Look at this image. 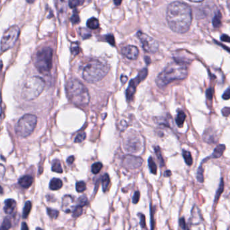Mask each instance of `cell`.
Instances as JSON below:
<instances>
[{
    "label": "cell",
    "mask_w": 230,
    "mask_h": 230,
    "mask_svg": "<svg viewBox=\"0 0 230 230\" xmlns=\"http://www.w3.org/2000/svg\"><path fill=\"white\" fill-rule=\"evenodd\" d=\"M32 208V204L30 201H27L25 204V206L23 209V213H22V217L24 219H26L28 217Z\"/></svg>",
    "instance_id": "cb8c5ba5"
},
{
    "label": "cell",
    "mask_w": 230,
    "mask_h": 230,
    "mask_svg": "<svg viewBox=\"0 0 230 230\" xmlns=\"http://www.w3.org/2000/svg\"><path fill=\"white\" fill-rule=\"evenodd\" d=\"M71 21L72 22V23H74V24H76V23H79V21H80V18H79V15L76 14H73L72 16L71 17Z\"/></svg>",
    "instance_id": "60d3db41"
},
{
    "label": "cell",
    "mask_w": 230,
    "mask_h": 230,
    "mask_svg": "<svg viewBox=\"0 0 230 230\" xmlns=\"http://www.w3.org/2000/svg\"><path fill=\"white\" fill-rule=\"evenodd\" d=\"M20 35V29L18 26H12L3 34L1 41V49L5 52L15 45Z\"/></svg>",
    "instance_id": "ba28073f"
},
{
    "label": "cell",
    "mask_w": 230,
    "mask_h": 230,
    "mask_svg": "<svg viewBox=\"0 0 230 230\" xmlns=\"http://www.w3.org/2000/svg\"><path fill=\"white\" fill-rule=\"evenodd\" d=\"M85 0H68V5L71 8H75L82 5Z\"/></svg>",
    "instance_id": "f1b7e54d"
},
{
    "label": "cell",
    "mask_w": 230,
    "mask_h": 230,
    "mask_svg": "<svg viewBox=\"0 0 230 230\" xmlns=\"http://www.w3.org/2000/svg\"><path fill=\"white\" fill-rule=\"evenodd\" d=\"M35 1V0H26V2H28L29 3H33Z\"/></svg>",
    "instance_id": "6f0895ef"
},
{
    "label": "cell",
    "mask_w": 230,
    "mask_h": 230,
    "mask_svg": "<svg viewBox=\"0 0 230 230\" xmlns=\"http://www.w3.org/2000/svg\"><path fill=\"white\" fill-rule=\"evenodd\" d=\"M86 137V133L85 132H82V133H79V134L76 136V137L75 138L74 142H76V143H80V142H83Z\"/></svg>",
    "instance_id": "d590c367"
},
{
    "label": "cell",
    "mask_w": 230,
    "mask_h": 230,
    "mask_svg": "<svg viewBox=\"0 0 230 230\" xmlns=\"http://www.w3.org/2000/svg\"><path fill=\"white\" fill-rule=\"evenodd\" d=\"M76 189L78 192H79V193L83 192L86 189V183L83 181L78 182L76 184Z\"/></svg>",
    "instance_id": "d6a6232c"
},
{
    "label": "cell",
    "mask_w": 230,
    "mask_h": 230,
    "mask_svg": "<svg viewBox=\"0 0 230 230\" xmlns=\"http://www.w3.org/2000/svg\"><path fill=\"white\" fill-rule=\"evenodd\" d=\"M87 204H88V199H87V198L85 196H80L79 199L78 200V205H79L80 206H82V207Z\"/></svg>",
    "instance_id": "74e56055"
},
{
    "label": "cell",
    "mask_w": 230,
    "mask_h": 230,
    "mask_svg": "<svg viewBox=\"0 0 230 230\" xmlns=\"http://www.w3.org/2000/svg\"><path fill=\"white\" fill-rule=\"evenodd\" d=\"M203 139L208 143H214V142L217 141V136H216L215 133L213 130L208 129L204 133Z\"/></svg>",
    "instance_id": "2e32d148"
},
{
    "label": "cell",
    "mask_w": 230,
    "mask_h": 230,
    "mask_svg": "<svg viewBox=\"0 0 230 230\" xmlns=\"http://www.w3.org/2000/svg\"><path fill=\"white\" fill-rule=\"evenodd\" d=\"M142 163H143V161L140 157L132 155H125L122 159L123 167L130 169H134L140 167Z\"/></svg>",
    "instance_id": "7c38bea8"
},
{
    "label": "cell",
    "mask_w": 230,
    "mask_h": 230,
    "mask_svg": "<svg viewBox=\"0 0 230 230\" xmlns=\"http://www.w3.org/2000/svg\"><path fill=\"white\" fill-rule=\"evenodd\" d=\"M33 182V178L30 176H22L19 179V181L18 183L21 186V187L24 188H29L32 183Z\"/></svg>",
    "instance_id": "ac0fdd59"
},
{
    "label": "cell",
    "mask_w": 230,
    "mask_h": 230,
    "mask_svg": "<svg viewBox=\"0 0 230 230\" xmlns=\"http://www.w3.org/2000/svg\"><path fill=\"white\" fill-rule=\"evenodd\" d=\"M109 183H110V178L109 175L107 173L104 174L102 178V186L103 192L107 191Z\"/></svg>",
    "instance_id": "484cf974"
},
{
    "label": "cell",
    "mask_w": 230,
    "mask_h": 230,
    "mask_svg": "<svg viewBox=\"0 0 230 230\" xmlns=\"http://www.w3.org/2000/svg\"><path fill=\"white\" fill-rule=\"evenodd\" d=\"M45 86L42 78L33 76L26 80L22 91V96L24 99L31 101L36 99L41 94Z\"/></svg>",
    "instance_id": "5b68a950"
},
{
    "label": "cell",
    "mask_w": 230,
    "mask_h": 230,
    "mask_svg": "<svg viewBox=\"0 0 230 230\" xmlns=\"http://www.w3.org/2000/svg\"><path fill=\"white\" fill-rule=\"evenodd\" d=\"M188 1L191 2H194V3H200L203 2L204 0H188Z\"/></svg>",
    "instance_id": "11a10c76"
},
{
    "label": "cell",
    "mask_w": 230,
    "mask_h": 230,
    "mask_svg": "<svg viewBox=\"0 0 230 230\" xmlns=\"http://www.w3.org/2000/svg\"><path fill=\"white\" fill-rule=\"evenodd\" d=\"M16 207V202L14 199H7L5 201L4 211L7 214H12Z\"/></svg>",
    "instance_id": "9a60e30c"
},
{
    "label": "cell",
    "mask_w": 230,
    "mask_h": 230,
    "mask_svg": "<svg viewBox=\"0 0 230 230\" xmlns=\"http://www.w3.org/2000/svg\"><path fill=\"white\" fill-rule=\"evenodd\" d=\"M86 25L88 26V28L90 29H96L97 28H99V22L96 18H91L87 21Z\"/></svg>",
    "instance_id": "7402d4cb"
},
{
    "label": "cell",
    "mask_w": 230,
    "mask_h": 230,
    "mask_svg": "<svg viewBox=\"0 0 230 230\" xmlns=\"http://www.w3.org/2000/svg\"><path fill=\"white\" fill-rule=\"evenodd\" d=\"M55 2H56V6L59 14L63 15L64 13L66 12L68 0H55Z\"/></svg>",
    "instance_id": "e0dca14e"
},
{
    "label": "cell",
    "mask_w": 230,
    "mask_h": 230,
    "mask_svg": "<svg viewBox=\"0 0 230 230\" xmlns=\"http://www.w3.org/2000/svg\"><path fill=\"white\" fill-rule=\"evenodd\" d=\"M169 28L177 33H185L189 30L192 21L191 8L181 2L170 3L166 13Z\"/></svg>",
    "instance_id": "6da1fadb"
},
{
    "label": "cell",
    "mask_w": 230,
    "mask_h": 230,
    "mask_svg": "<svg viewBox=\"0 0 230 230\" xmlns=\"http://www.w3.org/2000/svg\"><path fill=\"white\" fill-rule=\"evenodd\" d=\"M229 113H230L229 107H227L222 109V114L224 117H228L229 116Z\"/></svg>",
    "instance_id": "ee69618b"
},
{
    "label": "cell",
    "mask_w": 230,
    "mask_h": 230,
    "mask_svg": "<svg viewBox=\"0 0 230 230\" xmlns=\"http://www.w3.org/2000/svg\"><path fill=\"white\" fill-rule=\"evenodd\" d=\"M137 36H139L140 41L142 48L146 52L154 53L157 52L159 49V44L154 39L145 33H142L140 31L138 32Z\"/></svg>",
    "instance_id": "9c48e42d"
},
{
    "label": "cell",
    "mask_w": 230,
    "mask_h": 230,
    "mask_svg": "<svg viewBox=\"0 0 230 230\" xmlns=\"http://www.w3.org/2000/svg\"><path fill=\"white\" fill-rule=\"evenodd\" d=\"M139 199H140V192L139 191H136L134 193V196H133L132 202L134 204H137L138 202L139 201Z\"/></svg>",
    "instance_id": "f35d334b"
},
{
    "label": "cell",
    "mask_w": 230,
    "mask_h": 230,
    "mask_svg": "<svg viewBox=\"0 0 230 230\" xmlns=\"http://www.w3.org/2000/svg\"><path fill=\"white\" fill-rule=\"evenodd\" d=\"M5 167H4L2 165L0 164V180H2V178L4 176V174H5Z\"/></svg>",
    "instance_id": "bcb514c9"
},
{
    "label": "cell",
    "mask_w": 230,
    "mask_h": 230,
    "mask_svg": "<svg viewBox=\"0 0 230 230\" xmlns=\"http://www.w3.org/2000/svg\"><path fill=\"white\" fill-rule=\"evenodd\" d=\"M103 167V164L101 162H96L93 164L91 167V171L94 174H97L100 172Z\"/></svg>",
    "instance_id": "4dcf8cb0"
},
{
    "label": "cell",
    "mask_w": 230,
    "mask_h": 230,
    "mask_svg": "<svg viewBox=\"0 0 230 230\" xmlns=\"http://www.w3.org/2000/svg\"><path fill=\"white\" fill-rule=\"evenodd\" d=\"M37 117L33 114H26L17 122L15 131L18 136L22 138L29 136L35 129Z\"/></svg>",
    "instance_id": "52a82bcc"
},
{
    "label": "cell",
    "mask_w": 230,
    "mask_h": 230,
    "mask_svg": "<svg viewBox=\"0 0 230 230\" xmlns=\"http://www.w3.org/2000/svg\"><path fill=\"white\" fill-rule=\"evenodd\" d=\"M203 169H202V165L197 170V180L200 183H202L204 182V176H203Z\"/></svg>",
    "instance_id": "e575fe53"
},
{
    "label": "cell",
    "mask_w": 230,
    "mask_h": 230,
    "mask_svg": "<svg viewBox=\"0 0 230 230\" xmlns=\"http://www.w3.org/2000/svg\"><path fill=\"white\" fill-rule=\"evenodd\" d=\"M74 202V199L71 196L66 195L63 198L62 202V210L66 213L72 212V211L74 208V205H72Z\"/></svg>",
    "instance_id": "5bb4252c"
},
{
    "label": "cell",
    "mask_w": 230,
    "mask_h": 230,
    "mask_svg": "<svg viewBox=\"0 0 230 230\" xmlns=\"http://www.w3.org/2000/svg\"><path fill=\"white\" fill-rule=\"evenodd\" d=\"M47 214L51 218L56 219L58 217L59 212L57 210H54L52 209H47Z\"/></svg>",
    "instance_id": "8d00e7d4"
},
{
    "label": "cell",
    "mask_w": 230,
    "mask_h": 230,
    "mask_svg": "<svg viewBox=\"0 0 230 230\" xmlns=\"http://www.w3.org/2000/svg\"><path fill=\"white\" fill-rule=\"evenodd\" d=\"M206 98L207 99H209V101H211L213 99V90H212V89H209L206 90Z\"/></svg>",
    "instance_id": "ab89813d"
},
{
    "label": "cell",
    "mask_w": 230,
    "mask_h": 230,
    "mask_svg": "<svg viewBox=\"0 0 230 230\" xmlns=\"http://www.w3.org/2000/svg\"><path fill=\"white\" fill-rule=\"evenodd\" d=\"M53 50L49 47L39 49L34 57V64L41 73L49 72L52 68Z\"/></svg>",
    "instance_id": "8992f818"
},
{
    "label": "cell",
    "mask_w": 230,
    "mask_h": 230,
    "mask_svg": "<svg viewBox=\"0 0 230 230\" xmlns=\"http://www.w3.org/2000/svg\"><path fill=\"white\" fill-rule=\"evenodd\" d=\"M148 163H149V167L150 169L151 172L152 173H153V174H156V173H157V165H156V163H155L153 157H150L149 158Z\"/></svg>",
    "instance_id": "4316f807"
},
{
    "label": "cell",
    "mask_w": 230,
    "mask_h": 230,
    "mask_svg": "<svg viewBox=\"0 0 230 230\" xmlns=\"http://www.w3.org/2000/svg\"><path fill=\"white\" fill-rule=\"evenodd\" d=\"M74 156H70V157H69L68 158L67 162H68V164L71 165L74 162Z\"/></svg>",
    "instance_id": "681fc988"
},
{
    "label": "cell",
    "mask_w": 230,
    "mask_h": 230,
    "mask_svg": "<svg viewBox=\"0 0 230 230\" xmlns=\"http://www.w3.org/2000/svg\"><path fill=\"white\" fill-rule=\"evenodd\" d=\"M125 151L130 153H136L142 149V144L139 137L136 134H132L127 138L124 143Z\"/></svg>",
    "instance_id": "8fae6325"
},
{
    "label": "cell",
    "mask_w": 230,
    "mask_h": 230,
    "mask_svg": "<svg viewBox=\"0 0 230 230\" xmlns=\"http://www.w3.org/2000/svg\"><path fill=\"white\" fill-rule=\"evenodd\" d=\"M182 155H183V159H184V160H185L186 163L188 165V166H190V165H192V163H193V160H192L191 153H190V152L188 151L183 150L182 152Z\"/></svg>",
    "instance_id": "603a6c76"
},
{
    "label": "cell",
    "mask_w": 230,
    "mask_h": 230,
    "mask_svg": "<svg viewBox=\"0 0 230 230\" xmlns=\"http://www.w3.org/2000/svg\"><path fill=\"white\" fill-rule=\"evenodd\" d=\"M222 98L223 99H225V100H229V98H230V93H229V88L223 94Z\"/></svg>",
    "instance_id": "f6af8a7d"
},
{
    "label": "cell",
    "mask_w": 230,
    "mask_h": 230,
    "mask_svg": "<svg viewBox=\"0 0 230 230\" xmlns=\"http://www.w3.org/2000/svg\"><path fill=\"white\" fill-rule=\"evenodd\" d=\"M225 148H226V146H225V145H219L214 149L213 153L210 157L215 158V159H217V158L221 157H222V155H223V152L225 151Z\"/></svg>",
    "instance_id": "d6986e66"
},
{
    "label": "cell",
    "mask_w": 230,
    "mask_h": 230,
    "mask_svg": "<svg viewBox=\"0 0 230 230\" xmlns=\"http://www.w3.org/2000/svg\"><path fill=\"white\" fill-rule=\"evenodd\" d=\"M221 24H222V14L220 12H218L213 19V25L215 28H218L221 26Z\"/></svg>",
    "instance_id": "f546056e"
},
{
    "label": "cell",
    "mask_w": 230,
    "mask_h": 230,
    "mask_svg": "<svg viewBox=\"0 0 230 230\" xmlns=\"http://www.w3.org/2000/svg\"><path fill=\"white\" fill-rule=\"evenodd\" d=\"M186 118V114L183 111H180L178 113L177 117L176 118V122L178 127L181 128L183 126V122H185Z\"/></svg>",
    "instance_id": "44dd1931"
},
{
    "label": "cell",
    "mask_w": 230,
    "mask_h": 230,
    "mask_svg": "<svg viewBox=\"0 0 230 230\" xmlns=\"http://www.w3.org/2000/svg\"><path fill=\"white\" fill-rule=\"evenodd\" d=\"M52 171L57 173H62L63 169L59 160H55L52 165Z\"/></svg>",
    "instance_id": "83f0119b"
},
{
    "label": "cell",
    "mask_w": 230,
    "mask_h": 230,
    "mask_svg": "<svg viewBox=\"0 0 230 230\" xmlns=\"http://www.w3.org/2000/svg\"><path fill=\"white\" fill-rule=\"evenodd\" d=\"M154 150H155V154L156 155H157V157L158 158V160L159 162V163H160V165L162 167H163L164 165H165V162L163 160V158L162 157V151H161V149L159 148V146H155L154 147Z\"/></svg>",
    "instance_id": "d4e9b609"
},
{
    "label": "cell",
    "mask_w": 230,
    "mask_h": 230,
    "mask_svg": "<svg viewBox=\"0 0 230 230\" xmlns=\"http://www.w3.org/2000/svg\"><path fill=\"white\" fill-rule=\"evenodd\" d=\"M122 53L126 58L134 60V59H136L139 57V52L136 46L128 45L122 49Z\"/></svg>",
    "instance_id": "4fadbf2b"
},
{
    "label": "cell",
    "mask_w": 230,
    "mask_h": 230,
    "mask_svg": "<svg viewBox=\"0 0 230 230\" xmlns=\"http://www.w3.org/2000/svg\"><path fill=\"white\" fill-rule=\"evenodd\" d=\"M128 80V77L126 76H122L121 77V80H122V84H125L126 81Z\"/></svg>",
    "instance_id": "f907efd6"
},
{
    "label": "cell",
    "mask_w": 230,
    "mask_h": 230,
    "mask_svg": "<svg viewBox=\"0 0 230 230\" xmlns=\"http://www.w3.org/2000/svg\"><path fill=\"white\" fill-rule=\"evenodd\" d=\"M63 186L62 181L60 179L58 178H53L50 182L49 183V188L51 190H58L60 189V188Z\"/></svg>",
    "instance_id": "ffe728a7"
},
{
    "label": "cell",
    "mask_w": 230,
    "mask_h": 230,
    "mask_svg": "<svg viewBox=\"0 0 230 230\" xmlns=\"http://www.w3.org/2000/svg\"><path fill=\"white\" fill-rule=\"evenodd\" d=\"M3 189L2 188V187L0 186V194H3Z\"/></svg>",
    "instance_id": "680465c9"
},
{
    "label": "cell",
    "mask_w": 230,
    "mask_h": 230,
    "mask_svg": "<svg viewBox=\"0 0 230 230\" xmlns=\"http://www.w3.org/2000/svg\"><path fill=\"white\" fill-rule=\"evenodd\" d=\"M2 68H3V62L2 60H0V71L2 70Z\"/></svg>",
    "instance_id": "9f6ffc18"
},
{
    "label": "cell",
    "mask_w": 230,
    "mask_h": 230,
    "mask_svg": "<svg viewBox=\"0 0 230 230\" xmlns=\"http://www.w3.org/2000/svg\"><path fill=\"white\" fill-rule=\"evenodd\" d=\"M221 39H222V40L223 41H225V42H229V36H227L226 35H223L222 36V37H221Z\"/></svg>",
    "instance_id": "c3c4849f"
},
{
    "label": "cell",
    "mask_w": 230,
    "mask_h": 230,
    "mask_svg": "<svg viewBox=\"0 0 230 230\" xmlns=\"http://www.w3.org/2000/svg\"><path fill=\"white\" fill-rule=\"evenodd\" d=\"M139 216L140 218V226L141 227H145V217L143 214L139 213Z\"/></svg>",
    "instance_id": "b9f144b4"
},
{
    "label": "cell",
    "mask_w": 230,
    "mask_h": 230,
    "mask_svg": "<svg viewBox=\"0 0 230 230\" xmlns=\"http://www.w3.org/2000/svg\"><path fill=\"white\" fill-rule=\"evenodd\" d=\"M172 175V172L171 171H169V170H167V171H165V172L164 173V176L165 177H169Z\"/></svg>",
    "instance_id": "816d5d0a"
},
{
    "label": "cell",
    "mask_w": 230,
    "mask_h": 230,
    "mask_svg": "<svg viewBox=\"0 0 230 230\" xmlns=\"http://www.w3.org/2000/svg\"><path fill=\"white\" fill-rule=\"evenodd\" d=\"M12 226V223H11V220L10 219V218L6 217L4 219L3 222L2 224V226L0 227V229L2 230H6V229H9Z\"/></svg>",
    "instance_id": "836d02e7"
},
{
    "label": "cell",
    "mask_w": 230,
    "mask_h": 230,
    "mask_svg": "<svg viewBox=\"0 0 230 230\" xmlns=\"http://www.w3.org/2000/svg\"><path fill=\"white\" fill-rule=\"evenodd\" d=\"M113 2H114L115 5H116V6H119V5H120V4L122 3V0H113Z\"/></svg>",
    "instance_id": "f5cc1de1"
},
{
    "label": "cell",
    "mask_w": 230,
    "mask_h": 230,
    "mask_svg": "<svg viewBox=\"0 0 230 230\" xmlns=\"http://www.w3.org/2000/svg\"><path fill=\"white\" fill-rule=\"evenodd\" d=\"M66 94L70 102L77 106H86L90 102V95L86 87L77 79L69 80L66 86Z\"/></svg>",
    "instance_id": "3957f363"
},
{
    "label": "cell",
    "mask_w": 230,
    "mask_h": 230,
    "mask_svg": "<svg viewBox=\"0 0 230 230\" xmlns=\"http://www.w3.org/2000/svg\"><path fill=\"white\" fill-rule=\"evenodd\" d=\"M110 70V66L105 61L93 59L85 67L82 77L89 83H96L106 76Z\"/></svg>",
    "instance_id": "277c9868"
},
{
    "label": "cell",
    "mask_w": 230,
    "mask_h": 230,
    "mask_svg": "<svg viewBox=\"0 0 230 230\" xmlns=\"http://www.w3.org/2000/svg\"><path fill=\"white\" fill-rule=\"evenodd\" d=\"M188 76L187 67L178 62H174L165 68L156 79V83L159 88L168 85L173 80H183Z\"/></svg>",
    "instance_id": "7a4b0ae2"
},
{
    "label": "cell",
    "mask_w": 230,
    "mask_h": 230,
    "mask_svg": "<svg viewBox=\"0 0 230 230\" xmlns=\"http://www.w3.org/2000/svg\"><path fill=\"white\" fill-rule=\"evenodd\" d=\"M148 74V70L146 68L142 69V70L139 72V75H138L134 79H132L129 83V86H128V89L126 92V96L127 101L128 102H130L132 100L133 96L136 92V89L137 86L139 85L140 82L142 80H144Z\"/></svg>",
    "instance_id": "30bf717a"
},
{
    "label": "cell",
    "mask_w": 230,
    "mask_h": 230,
    "mask_svg": "<svg viewBox=\"0 0 230 230\" xmlns=\"http://www.w3.org/2000/svg\"><path fill=\"white\" fill-rule=\"evenodd\" d=\"M106 40L108 41V42L112 45H114L115 44V40H114V37L112 36V35H108L106 37Z\"/></svg>",
    "instance_id": "7dc6e473"
},
{
    "label": "cell",
    "mask_w": 230,
    "mask_h": 230,
    "mask_svg": "<svg viewBox=\"0 0 230 230\" xmlns=\"http://www.w3.org/2000/svg\"><path fill=\"white\" fill-rule=\"evenodd\" d=\"M223 190H224V182H223V180L222 178V180H221L220 184L219 186V188H218V190L217 191V193H216L215 200V202H217V200L219 199L220 196L222 195V194L223 193Z\"/></svg>",
    "instance_id": "1f68e13d"
},
{
    "label": "cell",
    "mask_w": 230,
    "mask_h": 230,
    "mask_svg": "<svg viewBox=\"0 0 230 230\" xmlns=\"http://www.w3.org/2000/svg\"><path fill=\"white\" fill-rule=\"evenodd\" d=\"M22 225V227H21L22 229H29V227L26 225V223H23Z\"/></svg>",
    "instance_id": "db71d44e"
},
{
    "label": "cell",
    "mask_w": 230,
    "mask_h": 230,
    "mask_svg": "<svg viewBox=\"0 0 230 230\" xmlns=\"http://www.w3.org/2000/svg\"><path fill=\"white\" fill-rule=\"evenodd\" d=\"M180 222V227H181V228H182V229H188L184 218H183V217L181 218V219H180V222Z\"/></svg>",
    "instance_id": "7bdbcfd3"
}]
</instances>
